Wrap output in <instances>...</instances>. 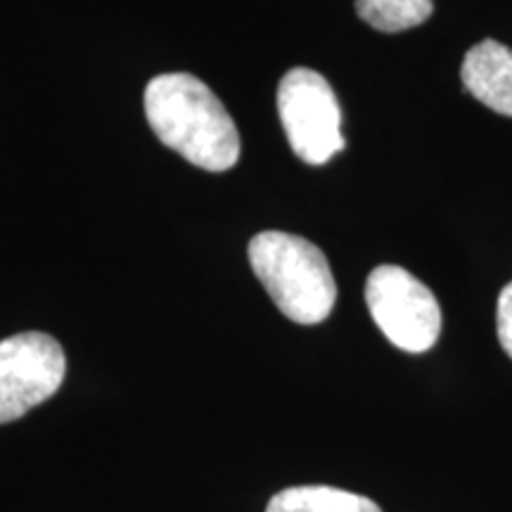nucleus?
Instances as JSON below:
<instances>
[{
    "mask_svg": "<svg viewBox=\"0 0 512 512\" xmlns=\"http://www.w3.org/2000/svg\"><path fill=\"white\" fill-rule=\"evenodd\" d=\"M145 117L155 136L204 171L238 164L240 133L223 102L192 74L155 76L145 88Z\"/></svg>",
    "mask_w": 512,
    "mask_h": 512,
    "instance_id": "obj_1",
    "label": "nucleus"
},
{
    "mask_svg": "<svg viewBox=\"0 0 512 512\" xmlns=\"http://www.w3.org/2000/svg\"><path fill=\"white\" fill-rule=\"evenodd\" d=\"M247 254L268 297L294 323L318 325L335 309V275L313 242L280 230H266L254 235Z\"/></svg>",
    "mask_w": 512,
    "mask_h": 512,
    "instance_id": "obj_2",
    "label": "nucleus"
},
{
    "mask_svg": "<svg viewBox=\"0 0 512 512\" xmlns=\"http://www.w3.org/2000/svg\"><path fill=\"white\" fill-rule=\"evenodd\" d=\"M366 304L382 335L408 354H425L437 344L441 309L437 297L401 266H377L368 275Z\"/></svg>",
    "mask_w": 512,
    "mask_h": 512,
    "instance_id": "obj_3",
    "label": "nucleus"
},
{
    "mask_svg": "<svg viewBox=\"0 0 512 512\" xmlns=\"http://www.w3.org/2000/svg\"><path fill=\"white\" fill-rule=\"evenodd\" d=\"M278 114L292 152L306 164H325L344 150L342 110L325 76L290 69L278 86Z\"/></svg>",
    "mask_w": 512,
    "mask_h": 512,
    "instance_id": "obj_4",
    "label": "nucleus"
},
{
    "mask_svg": "<svg viewBox=\"0 0 512 512\" xmlns=\"http://www.w3.org/2000/svg\"><path fill=\"white\" fill-rule=\"evenodd\" d=\"M67 358L55 337L22 332L0 342V425L19 420L62 387Z\"/></svg>",
    "mask_w": 512,
    "mask_h": 512,
    "instance_id": "obj_5",
    "label": "nucleus"
},
{
    "mask_svg": "<svg viewBox=\"0 0 512 512\" xmlns=\"http://www.w3.org/2000/svg\"><path fill=\"white\" fill-rule=\"evenodd\" d=\"M463 86L482 105L498 114L512 117V50L498 41H482L467 50L463 69Z\"/></svg>",
    "mask_w": 512,
    "mask_h": 512,
    "instance_id": "obj_6",
    "label": "nucleus"
},
{
    "mask_svg": "<svg viewBox=\"0 0 512 512\" xmlns=\"http://www.w3.org/2000/svg\"><path fill=\"white\" fill-rule=\"evenodd\" d=\"M266 512H382L380 505L354 491L335 486H290L278 491Z\"/></svg>",
    "mask_w": 512,
    "mask_h": 512,
    "instance_id": "obj_7",
    "label": "nucleus"
},
{
    "mask_svg": "<svg viewBox=\"0 0 512 512\" xmlns=\"http://www.w3.org/2000/svg\"><path fill=\"white\" fill-rule=\"evenodd\" d=\"M356 12L363 22L384 34L420 27L432 17V0H356Z\"/></svg>",
    "mask_w": 512,
    "mask_h": 512,
    "instance_id": "obj_8",
    "label": "nucleus"
},
{
    "mask_svg": "<svg viewBox=\"0 0 512 512\" xmlns=\"http://www.w3.org/2000/svg\"><path fill=\"white\" fill-rule=\"evenodd\" d=\"M496 330H498V342H501L503 351L512 358V283L505 287L501 297H498Z\"/></svg>",
    "mask_w": 512,
    "mask_h": 512,
    "instance_id": "obj_9",
    "label": "nucleus"
}]
</instances>
